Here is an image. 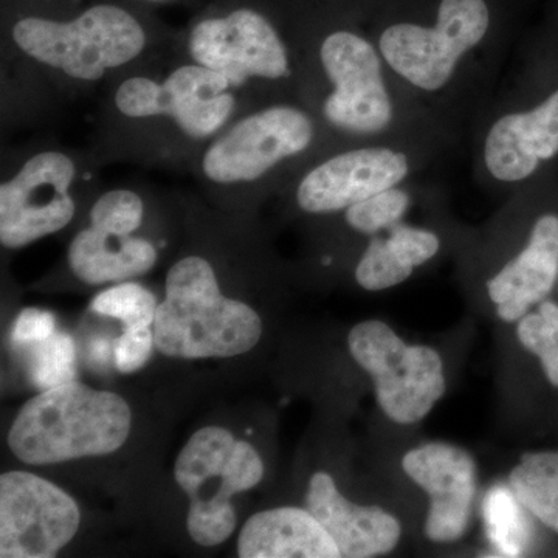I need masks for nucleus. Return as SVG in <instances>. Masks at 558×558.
I'll list each match as a JSON object with an SVG mask.
<instances>
[{
  "mask_svg": "<svg viewBox=\"0 0 558 558\" xmlns=\"http://www.w3.org/2000/svg\"><path fill=\"white\" fill-rule=\"evenodd\" d=\"M368 20L389 75L429 116L501 40L508 0H381Z\"/></svg>",
  "mask_w": 558,
  "mask_h": 558,
  "instance_id": "f257e3e1",
  "label": "nucleus"
},
{
  "mask_svg": "<svg viewBox=\"0 0 558 558\" xmlns=\"http://www.w3.org/2000/svg\"><path fill=\"white\" fill-rule=\"evenodd\" d=\"M355 21L339 13L318 39V69L328 86L322 119L355 143L409 140L411 116L422 113L403 97L373 36Z\"/></svg>",
  "mask_w": 558,
  "mask_h": 558,
  "instance_id": "f03ea898",
  "label": "nucleus"
},
{
  "mask_svg": "<svg viewBox=\"0 0 558 558\" xmlns=\"http://www.w3.org/2000/svg\"><path fill=\"white\" fill-rule=\"evenodd\" d=\"M131 425V409L121 396L70 380L43 389L22 407L9 447L32 465L105 457L126 442Z\"/></svg>",
  "mask_w": 558,
  "mask_h": 558,
  "instance_id": "7ed1b4c3",
  "label": "nucleus"
},
{
  "mask_svg": "<svg viewBox=\"0 0 558 558\" xmlns=\"http://www.w3.org/2000/svg\"><path fill=\"white\" fill-rule=\"evenodd\" d=\"M165 300L154 319V341L172 359H223L258 344V312L220 292L215 269L201 256H186L167 275Z\"/></svg>",
  "mask_w": 558,
  "mask_h": 558,
  "instance_id": "20e7f679",
  "label": "nucleus"
},
{
  "mask_svg": "<svg viewBox=\"0 0 558 558\" xmlns=\"http://www.w3.org/2000/svg\"><path fill=\"white\" fill-rule=\"evenodd\" d=\"M13 40L39 64L92 83L138 58L148 38L130 10L102 2L69 21L21 17L14 24Z\"/></svg>",
  "mask_w": 558,
  "mask_h": 558,
  "instance_id": "39448f33",
  "label": "nucleus"
},
{
  "mask_svg": "<svg viewBox=\"0 0 558 558\" xmlns=\"http://www.w3.org/2000/svg\"><path fill=\"white\" fill-rule=\"evenodd\" d=\"M348 344L352 359L373 377L380 410L396 424H417L446 392L438 352L422 344H407L380 319L355 325Z\"/></svg>",
  "mask_w": 558,
  "mask_h": 558,
  "instance_id": "423d86ee",
  "label": "nucleus"
},
{
  "mask_svg": "<svg viewBox=\"0 0 558 558\" xmlns=\"http://www.w3.org/2000/svg\"><path fill=\"white\" fill-rule=\"evenodd\" d=\"M318 137L310 110L278 102L230 126L205 150L202 171L218 185L255 182L286 161L304 156Z\"/></svg>",
  "mask_w": 558,
  "mask_h": 558,
  "instance_id": "0eeeda50",
  "label": "nucleus"
},
{
  "mask_svg": "<svg viewBox=\"0 0 558 558\" xmlns=\"http://www.w3.org/2000/svg\"><path fill=\"white\" fill-rule=\"evenodd\" d=\"M413 140L355 143L329 156L300 179L296 204L310 215H330L403 185L424 161Z\"/></svg>",
  "mask_w": 558,
  "mask_h": 558,
  "instance_id": "6e6552de",
  "label": "nucleus"
},
{
  "mask_svg": "<svg viewBox=\"0 0 558 558\" xmlns=\"http://www.w3.org/2000/svg\"><path fill=\"white\" fill-rule=\"evenodd\" d=\"M189 50L194 62L222 73L233 87L253 80L278 83L293 72L292 53L278 25L253 7L197 22Z\"/></svg>",
  "mask_w": 558,
  "mask_h": 558,
  "instance_id": "1a4fd4ad",
  "label": "nucleus"
},
{
  "mask_svg": "<svg viewBox=\"0 0 558 558\" xmlns=\"http://www.w3.org/2000/svg\"><path fill=\"white\" fill-rule=\"evenodd\" d=\"M222 73L194 64L172 70L163 83L132 76L116 92V108L130 119L170 117L190 138L218 134L233 116L236 98Z\"/></svg>",
  "mask_w": 558,
  "mask_h": 558,
  "instance_id": "9d476101",
  "label": "nucleus"
},
{
  "mask_svg": "<svg viewBox=\"0 0 558 558\" xmlns=\"http://www.w3.org/2000/svg\"><path fill=\"white\" fill-rule=\"evenodd\" d=\"M75 161L60 150L31 157L0 186V242L16 250L58 233L75 216Z\"/></svg>",
  "mask_w": 558,
  "mask_h": 558,
  "instance_id": "9b49d317",
  "label": "nucleus"
},
{
  "mask_svg": "<svg viewBox=\"0 0 558 558\" xmlns=\"http://www.w3.org/2000/svg\"><path fill=\"white\" fill-rule=\"evenodd\" d=\"M480 131V178L502 189L526 182L558 156V89L527 106L499 102Z\"/></svg>",
  "mask_w": 558,
  "mask_h": 558,
  "instance_id": "f8f14e48",
  "label": "nucleus"
},
{
  "mask_svg": "<svg viewBox=\"0 0 558 558\" xmlns=\"http://www.w3.org/2000/svg\"><path fill=\"white\" fill-rule=\"evenodd\" d=\"M75 499L28 472L0 476V557L51 558L78 532Z\"/></svg>",
  "mask_w": 558,
  "mask_h": 558,
  "instance_id": "ddd939ff",
  "label": "nucleus"
},
{
  "mask_svg": "<svg viewBox=\"0 0 558 558\" xmlns=\"http://www.w3.org/2000/svg\"><path fill=\"white\" fill-rule=\"evenodd\" d=\"M403 472L429 498L425 535L432 542H458L465 534L476 494V462L468 450L429 442L403 457Z\"/></svg>",
  "mask_w": 558,
  "mask_h": 558,
  "instance_id": "4468645a",
  "label": "nucleus"
},
{
  "mask_svg": "<svg viewBox=\"0 0 558 558\" xmlns=\"http://www.w3.org/2000/svg\"><path fill=\"white\" fill-rule=\"evenodd\" d=\"M306 509L328 532L343 558L385 556L398 546L402 526L379 506H360L340 494L332 476L315 473L306 492Z\"/></svg>",
  "mask_w": 558,
  "mask_h": 558,
  "instance_id": "2eb2a0df",
  "label": "nucleus"
},
{
  "mask_svg": "<svg viewBox=\"0 0 558 558\" xmlns=\"http://www.w3.org/2000/svg\"><path fill=\"white\" fill-rule=\"evenodd\" d=\"M557 278L558 216L542 215L535 220L526 245L488 279V299L497 304L502 322H520L553 292Z\"/></svg>",
  "mask_w": 558,
  "mask_h": 558,
  "instance_id": "dca6fc26",
  "label": "nucleus"
},
{
  "mask_svg": "<svg viewBox=\"0 0 558 558\" xmlns=\"http://www.w3.org/2000/svg\"><path fill=\"white\" fill-rule=\"evenodd\" d=\"M264 464L258 451L238 440L229 464L222 472L207 476L189 495V532L201 546H218L233 534L238 519L230 499L258 486Z\"/></svg>",
  "mask_w": 558,
  "mask_h": 558,
  "instance_id": "f3484780",
  "label": "nucleus"
},
{
  "mask_svg": "<svg viewBox=\"0 0 558 558\" xmlns=\"http://www.w3.org/2000/svg\"><path fill=\"white\" fill-rule=\"evenodd\" d=\"M242 558H340L328 532L307 509L278 508L250 517L238 539Z\"/></svg>",
  "mask_w": 558,
  "mask_h": 558,
  "instance_id": "a211bd4d",
  "label": "nucleus"
},
{
  "mask_svg": "<svg viewBox=\"0 0 558 558\" xmlns=\"http://www.w3.org/2000/svg\"><path fill=\"white\" fill-rule=\"evenodd\" d=\"M157 263V248L143 238L116 236L89 227L69 247L70 269L86 284L121 282L148 274Z\"/></svg>",
  "mask_w": 558,
  "mask_h": 558,
  "instance_id": "6ab92c4d",
  "label": "nucleus"
},
{
  "mask_svg": "<svg viewBox=\"0 0 558 558\" xmlns=\"http://www.w3.org/2000/svg\"><path fill=\"white\" fill-rule=\"evenodd\" d=\"M509 484L517 501L558 534V453L524 454L510 472Z\"/></svg>",
  "mask_w": 558,
  "mask_h": 558,
  "instance_id": "aec40b11",
  "label": "nucleus"
},
{
  "mask_svg": "<svg viewBox=\"0 0 558 558\" xmlns=\"http://www.w3.org/2000/svg\"><path fill=\"white\" fill-rule=\"evenodd\" d=\"M411 205H413V196L403 183L344 209V220L357 233L376 236L381 231H387L396 223L402 222L409 215Z\"/></svg>",
  "mask_w": 558,
  "mask_h": 558,
  "instance_id": "412c9836",
  "label": "nucleus"
},
{
  "mask_svg": "<svg viewBox=\"0 0 558 558\" xmlns=\"http://www.w3.org/2000/svg\"><path fill=\"white\" fill-rule=\"evenodd\" d=\"M517 336L529 352L537 355L546 377L558 388V304L539 303L537 312L520 319Z\"/></svg>",
  "mask_w": 558,
  "mask_h": 558,
  "instance_id": "4be33fe9",
  "label": "nucleus"
},
{
  "mask_svg": "<svg viewBox=\"0 0 558 558\" xmlns=\"http://www.w3.org/2000/svg\"><path fill=\"white\" fill-rule=\"evenodd\" d=\"M157 307L156 296L137 282H121L98 293L92 301V311L120 319L126 329L153 326Z\"/></svg>",
  "mask_w": 558,
  "mask_h": 558,
  "instance_id": "5701e85b",
  "label": "nucleus"
},
{
  "mask_svg": "<svg viewBox=\"0 0 558 558\" xmlns=\"http://www.w3.org/2000/svg\"><path fill=\"white\" fill-rule=\"evenodd\" d=\"M413 275V270L403 266L398 256L389 248L387 240L380 234L371 238L362 258L355 267V281L368 292H380L402 284Z\"/></svg>",
  "mask_w": 558,
  "mask_h": 558,
  "instance_id": "b1692460",
  "label": "nucleus"
},
{
  "mask_svg": "<svg viewBox=\"0 0 558 558\" xmlns=\"http://www.w3.org/2000/svg\"><path fill=\"white\" fill-rule=\"evenodd\" d=\"M36 344L31 368L36 387L49 389L75 380V343L69 336L54 332Z\"/></svg>",
  "mask_w": 558,
  "mask_h": 558,
  "instance_id": "393cba45",
  "label": "nucleus"
},
{
  "mask_svg": "<svg viewBox=\"0 0 558 558\" xmlns=\"http://www.w3.org/2000/svg\"><path fill=\"white\" fill-rule=\"evenodd\" d=\"M145 205L131 190H110L95 202L90 222L95 229L116 236H131L142 226Z\"/></svg>",
  "mask_w": 558,
  "mask_h": 558,
  "instance_id": "a878e982",
  "label": "nucleus"
},
{
  "mask_svg": "<svg viewBox=\"0 0 558 558\" xmlns=\"http://www.w3.org/2000/svg\"><path fill=\"white\" fill-rule=\"evenodd\" d=\"M385 240L400 263L413 271L429 263L440 250V238L435 231L410 223H396L387 230Z\"/></svg>",
  "mask_w": 558,
  "mask_h": 558,
  "instance_id": "bb28decb",
  "label": "nucleus"
},
{
  "mask_svg": "<svg viewBox=\"0 0 558 558\" xmlns=\"http://www.w3.org/2000/svg\"><path fill=\"white\" fill-rule=\"evenodd\" d=\"M154 344L156 341L150 326L124 329L123 336L117 340L113 352L117 369L123 374H131L143 368L153 354Z\"/></svg>",
  "mask_w": 558,
  "mask_h": 558,
  "instance_id": "cd10ccee",
  "label": "nucleus"
},
{
  "mask_svg": "<svg viewBox=\"0 0 558 558\" xmlns=\"http://www.w3.org/2000/svg\"><path fill=\"white\" fill-rule=\"evenodd\" d=\"M54 328H57V319L50 312L27 307L17 315L11 337L20 344H36L53 336Z\"/></svg>",
  "mask_w": 558,
  "mask_h": 558,
  "instance_id": "c85d7f7f",
  "label": "nucleus"
},
{
  "mask_svg": "<svg viewBox=\"0 0 558 558\" xmlns=\"http://www.w3.org/2000/svg\"><path fill=\"white\" fill-rule=\"evenodd\" d=\"M381 0H330L329 9L357 17V20H368L371 13Z\"/></svg>",
  "mask_w": 558,
  "mask_h": 558,
  "instance_id": "c756f323",
  "label": "nucleus"
},
{
  "mask_svg": "<svg viewBox=\"0 0 558 558\" xmlns=\"http://www.w3.org/2000/svg\"><path fill=\"white\" fill-rule=\"evenodd\" d=\"M149 2H161V0H149Z\"/></svg>",
  "mask_w": 558,
  "mask_h": 558,
  "instance_id": "7c9ffc66",
  "label": "nucleus"
}]
</instances>
